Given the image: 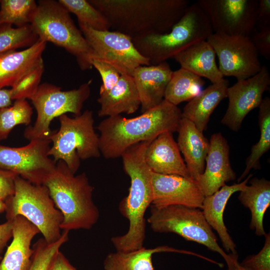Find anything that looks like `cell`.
I'll list each match as a JSON object with an SVG mask.
<instances>
[{"instance_id": "cell-1", "label": "cell", "mask_w": 270, "mask_h": 270, "mask_svg": "<svg viewBox=\"0 0 270 270\" xmlns=\"http://www.w3.org/2000/svg\"><path fill=\"white\" fill-rule=\"evenodd\" d=\"M182 118L181 110L164 99L136 117L108 116L96 127L100 154L106 159L121 157L135 144L152 142L166 132H177Z\"/></svg>"}, {"instance_id": "cell-2", "label": "cell", "mask_w": 270, "mask_h": 270, "mask_svg": "<svg viewBox=\"0 0 270 270\" xmlns=\"http://www.w3.org/2000/svg\"><path fill=\"white\" fill-rule=\"evenodd\" d=\"M108 20L110 30L132 38L168 32L184 14L188 0H88Z\"/></svg>"}, {"instance_id": "cell-3", "label": "cell", "mask_w": 270, "mask_h": 270, "mask_svg": "<svg viewBox=\"0 0 270 270\" xmlns=\"http://www.w3.org/2000/svg\"><path fill=\"white\" fill-rule=\"evenodd\" d=\"M151 142H143L126 149L121 156L123 168L130 180L128 195L120 202V212L128 220V232L114 236L111 242L116 251L130 252L143 247L146 238L144 214L153 200L152 171L144 158Z\"/></svg>"}, {"instance_id": "cell-4", "label": "cell", "mask_w": 270, "mask_h": 270, "mask_svg": "<svg viewBox=\"0 0 270 270\" xmlns=\"http://www.w3.org/2000/svg\"><path fill=\"white\" fill-rule=\"evenodd\" d=\"M42 184L63 216L61 230H90L98 222L100 211L92 198L94 188L84 172L75 175L58 160Z\"/></svg>"}, {"instance_id": "cell-5", "label": "cell", "mask_w": 270, "mask_h": 270, "mask_svg": "<svg viewBox=\"0 0 270 270\" xmlns=\"http://www.w3.org/2000/svg\"><path fill=\"white\" fill-rule=\"evenodd\" d=\"M213 34L210 22L197 2L189 5L184 14L164 34L132 38L138 52L152 65L166 62L191 46L206 40Z\"/></svg>"}, {"instance_id": "cell-6", "label": "cell", "mask_w": 270, "mask_h": 270, "mask_svg": "<svg viewBox=\"0 0 270 270\" xmlns=\"http://www.w3.org/2000/svg\"><path fill=\"white\" fill-rule=\"evenodd\" d=\"M70 14L58 1L40 0L30 24L38 39L64 48L82 70H90L92 50Z\"/></svg>"}, {"instance_id": "cell-7", "label": "cell", "mask_w": 270, "mask_h": 270, "mask_svg": "<svg viewBox=\"0 0 270 270\" xmlns=\"http://www.w3.org/2000/svg\"><path fill=\"white\" fill-rule=\"evenodd\" d=\"M4 203L7 220L18 216H24L39 230L48 244L61 237L63 216L44 185L32 184L18 176L14 194Z\"/></svg>"}, {"instance_id": "cell-8", "label": "cell", "mask_w": 270, "mask_h": 270, "mask_svg": "<svg viewBox=\"0 0 270 270\" xmlns=\"http://www.w3.org/2000/svg\"><path fill=\"white\" fill-rule=\"evenodd\" d=\"M58 120V130L52 132L48 137L52 143L48 155L56 162L63 161L75 174L80 160L97 158L101 155L99 136L94 126L93 112L87 110L74 118L64 114Z\"/></svg>"}, {"instance_id": "cell-9", "label": "cell", "mask_w": 270, "mask_h": 270, "mask_svg": "<svg viewBox=\"0 0 270 270\" xmlns=\"http://www.w3.org/2000/svg\"><path fill=\"white\" fill-rule=\"evenodd\" d=\"M90 83L91 80L68 90L48 82L40 84L30 98L36 112V120L25 130V138L30 140L48 138L52 133L50 126L54 118L67 112L80 115L90 94Z\"/></svg>"}, {"instance_id": "cell-10", "label": "cell", "mask_w": 270, "mask_h": 270, "mask_svg": "<svg viewBox=\"0 0 270 270\" xmlns=\"http://www.w3.org/2000/svg\"><path fill=\"white\" fill-rule=\"evenodd\" d=\"M150 206L147 221L154 232L176 234L186 240L201 244L218 252L224 260L228 257L200 209L181 205Z\"/></svg>"}, {"instance_id": "cell-11", "label": "cell", "mask_w": 270, "mask_h": 270, "mask_svg": "<svg viewBox=\"0 0 270 270\" xmlns=\"http://www.w3.org/2000/svg\"><path fill=\"white\" fill-rule=\"evenodd\" d=\"M78 25L92 50V60L110 64L120 74L132 76L138 67L150 64L148 60L138 52L130 36L116 31H100L86 24Z\"/></svg>"}, {"instance_id": "cell-12", "label": "cell", "mask_w": 270, "mask_h": 270, "mask_svg": "<svg viewBox=\"0 0 270 270\" xmlns=\"http://www.w3.org/2000/svg\"><path fill=\"white\" fill-rule=\"evenodd\" d=\"M213 33L250 37L256 30L258 0H198Z\"/></svg>"}, {"instance_id": "cell-13", "label": "cell", "mask_w": 270, "mask_h": 270, "mask_svg": "<svg viewBox=\"0 0 270 270\" xmlns=\"http://www.w3.org/2000/svg\"><path fill=\"white\" fill-rule=\"evenodd\" d=\"M27 145L12 148L0 145V168L13 172L35 184H42L56 162L48 155L49 138L34 139Z\"/></svg>"}, {"instance_id": "cell-14", "label": "cell", "mask_w": 270, "mask_h": 270, "mask_svg": "<svg viewBox=\"0 0 270 270\" xmlns=\"http://www.w3.org/2000/svg\"><path fill=\"white\" fill-rule=\"evenodd\" d=\"M206 40L218 57V68L224 77L232 76L242 80L260 70L258 54L250 37L213 33Z\"/></svg>"}, {"instance_id": "cell-15", "label": "cell", "mask_w": 270, "mask_h": 270, "mask_svg": "<svg viewBox=\"0 0 270 270\" xmlns=\"http://www.w3.org/2000/svg\"><path fill=\"white\" fill-rule=\"evenodd\" d=\"M270 85L269 71L266 66L254 76L237 82L227 90L228 104L221 123L231 130L238 132L246 116L258 108L262 95Z\"/></svg>"}, {"instance_id": "cell-16", "label": "cell", "mask_w": 270, "mask_h": 270, "mask_svg": "<svg viewBox=\"0 0 270 270\" xmlns=\"http://www.w3.org/2000/svg\"><path fill=\"white\" fill-rule=\"evenodd\" d=\"M152 205L162 207L181 205L202 210L204 195L191 177L152 172Z\"/></svg>"}, {"instance_id": "cell-17", "label": "cell", "mask_w": 270, "mask_h": 270, "mask_svg": "<svg viewBox=\"0 0 270 270\" xmlns=\"http://www.w3.org/2000/svg\"><path fill=\"white\" fill-rule=\"evenodd\" d=\"M204 172L196 182L205 196L218 190L226 182L236 178L230 160V147L220 132L211 136Z\"/></svg>"}, {"instance_id": "cell-18", "label": "cell", "mask_w": 270, "mask_h": 270, "mask_svg": "<svg viewBox=\"0 0 270 270\" xmlns=\"http://www.w3.org/2000/svg\"><path fill=\"white\" fill-rule=\"evenodd\" d=\"M144 158L154 172L191 177L171 132H164L154 140L146 149Z\"/></svg>"}, {"instance_id": "cell-19", "label": "cell", "mask_w": 270, "mask_h": 270, "mask_svg": "<svg viewBox=\"0 0 270 270\" xmlns=\"http://www.w3.org/2000/svg\"><path fill=\"white\" fill-rule=\"evenodd\" d=\"M172 72L166 62L140 66L134 70L132 76L139 94L142 113L156 106L164 100Z\"/></svg>"}, {"instance_id": "cell-20", "label": "cell", "mask_w": 270, "mask_h": 270, "mask_svg": "<svg viewBox=\"0 0 270 270\" xmlns=\"http://www.w3.org/2000/svg\"><path fill=\"white\" fill-rule=\"evenodd\" d=\"M46 42L38 39L22 50H11L0 53V88L14 86L24 76L44 62Z\"/></svg>"}, {"instance_id": "cell-21", "label": "cell", "mask_w": 270, "mask_h": 270, "mask_svg": "<svg viewBox=\"0 0 270 270\" xmlns=\"http://www.w3.org/2000/svg\"><path fill=\"white\" fill-rule=\"evenodd\" d=\"M12 239L0 262V270H28L34 249L30 246L39 230L25 218L18 216L12 220Z\"/></svg>"}, {"instance_id": "cell-22", "label": "cell", "mask_w": 270, "mask_h": 270, "mask_svg": "<svg viewBox=\"0 0 270 270\" xmlns=\"http://www.w3.org/2000/svg\"><path fill=\"white\" fill-rule=\"evenodd\" d=\"M252 176V174L248 175L245 180L238 184H224L212 194L205 196L202 203V210L206 222L217 232L225 250L233 254H237L236 246L224 224V210L232 194L242 190Z\"/></svg>"}, {"instance_id": "cell-23", "label": "cell", "mask_w": 270, "mask_h": 270, "mask_svg": "<svg viewBox=\"0 0 270 270\" xmlns=\"http://www.w3.org/2000/svg\"><path fill=\"white\" fill-rule=\"evenodd\" d=\"M177 144L191 178L196 180L204 172L210 142L190 120L182 118Z\"/></svg>"}, {"instance_id": "cell-24", "label": "cell", "mask_w": 270, "mask_h": 270, "mask_svg": "<svg viewBox=\"0 0 270 270\" xmlns=\"http://www.w3.org/2000/svg\"><path fill=\"white\" fill-rule=\"evenodd\" d=\"M100 117L111 116L122 113L131 114L140 106L139 94L132 76L121 74L116 84L106 94L99 96Z\"/></svg>"}, {"instance_id": "cell-25", "label": "cell", "mask_w": 270, "mask_h": 270, "mask_svg": "<svg viewBox=\"0 0 270 270\" xmlns=\"http://www.w3.org/2000/svg\"><path fill=\"white\" fill-rule=\"evenodd\" d=\"M216 55L213 48L206 40L188 48L174 58L180 68L209 80L212 84H216L224 78L216 65Z\"/></svg>"}, {"instance_id": "cell-26", "label": "cell", "mask_w": 270, "mask_h": 270, "mask_svg": "<svg viewBox=\"0 0 270 270\" xmlns=\"http://www.w3.org/2000/svg\"><path fill=\"white\" fill-rule=\"evenodd\" d=\"M228 82L224 79L212 84L186 104L182 112V117L191 121L201 132L207 128L210 118L224 98H227Z\"/></svg>"}, {"instance_id": "cell-27", "label": "cell", "mask_w": 270, "mask_h": 270, "mask_svg": "<svg viewBox=\"0 0 270 270\" xmlns=\"http://www.w3.org/2000/svg\"><path fill=\"white\" fill-rule=\"evenodd\" d=\"M160 252H172L190 254L202 258V256L194 252L180 250L166 246L152 248L142 247L130 252H119L108 254L104 261V270H154L152 262L154 254Z\"/></svg>"}, {"instance_id": "cell-28", "label": "cell", "mask_w": 270, "mask_h": 270, "mask_svg": "<svg viewBox=\"0 0 270 270\" xmlns=\"http://www.w3.org/2000/svg\"><path fill=\"white\" fill-rule=\"evenodd\" d=\"M246 185L240 191L238 198L241 204L248 208L251 213L250 228L255 230L258 236L266 234L263 220L266 210L270 206V182L264 178L250 179Z\"/></svg>"}, {"instance_id": "cell-29", "label": "cell", "mask_w": 270, "mask_h": 270, "mask_svg": "<svg viewBox=\"0 0 270 270\" xmlns=\"http://www.w3.org/2000/svg\"><path fill=\"white\" fill-rule=\"evenodd\" d=\"M204 84L201 77L180 68L173 71L166 90L164 99L177 106L199 94Z\"/></svg>"}, {"instance_id": "cell-30", "label": "cell", "mask_w": 270, "mask_h": 270, "mask_svg": "<svg viewBox=\"0 0 270 270\" xmlns=\"http://www.w3.org/2000/svg\"><path fill=\"white\" fill-rule=\"evenodd\" d=\"M258 108L260 137L258 142L252 147L246 161V168L238 178V182L248 175L251 169H260V158L270 148V98H263Z\"/></svg>"}, {"instance_id": "cell-31", "label": "cell", "mask_w": 270, "mask_h": 270, "mask_svg": "<svg viewBox=\"0 0 270 270\" xmlns=\"http://www.w3.org/2000/svg\"><path fill=\"white\" fill-rule=\"evenodd\" d=\"M0 6V25L19 28L30 24L38 4L34 0H1Z\"/></svg>"}, {"instance_id": "cell-32", "label": "cell", "mask_w": 270, "mask_h": 270, "mask_svg": "<svg viewBox=\"0 0 270 270\" xmlns=\"http://www.w3.org/2000/svg\"><path fill=\"white\" fill-rule=\"evenodd\" d=\"M70 12L75 14L78 23L98 30H110V24L104 15L88 0H58Z\"/></svg>"}, {"instance_id": "cell-33", "label": "cell", "mask_w": 270, "mask_h": 270, "mask_svg": "<svg viewBox=\"0 0 270 270\" xmlns=\"http://www.w3.org/2000/svg\"><path fill=\"white\" fill-rule=\"evenodd\" d=\"M32 108L26 100H16L12 106L0 109V140L7 138L18 124H30Z\"/></svg>"}, {"instance_id": "cell-34", "label": "cell", "mask_w": 270, "mask_h": 270, "mask_svg": "<svg viewBox=\"0 0 270 270\" xmlns=\"http://www.w3.org/2000/svg\"><path fill=\"white\" fill-rule=\"evenodd\" d=\"M38 40L30 24L19 28L0 25V53L19 48H28Z\"/></svg>"}, {"instance_id": "cell-35", "label": "cell", "mask_w": 270, "mask_h": 270, "mask_svg": "<svg viewBox=\"0 0 270 270\" xmlns=\"http://www.w3.org/2000/svg\"><path fill=\"white\" fill-rule=\"evenodd\" d=\"M68 232L63 230L60 239L51 244L48 243L44 238L39 239L33 245L34 253L28 270H46L54 256L68 241Z\"/></svg>"}, {"instance_id": "cell-36", "label": "cell", "mask_w": 270, "mask_h": 270, "mask_svg": "<svg viewBox=\"0 0 270 270\" xmlns=\"http://www.w3.org/2000/svg\"><path fill=\"white\" fill-rule=\"evenodd\" d=\"M44 72V64H40L24 76L10 88L12 100L30 99L36 92Z\"/></svg>"}, {"instance_id": "cell-37", "label": "cell", "mask_w": 270, "mask_h": 270, "mask_svg": "<svg viewBox=\"0 0 270 270\" xmlns=\"http://www.w3.org/2000/svg\"><path fill=\"white\" fill-rule=\"evenodd\" d=\"M262 250L256 254L247 256L240 264L248 270H270V234H266Z\"/></svg>"}, {"instance_id": "cell-38", "label": "cell", "mask_w": 270, "mask_h": 270, "mask_svg": "<svg viewBox=\"0 0 270 270\" xmlns=\"http://www.w3.org/2000/svg\"><path fill=\"white\" fill-rule=\"evenodd\" d=\"M92 64L100 73L102 81L99 96L105 94L116 84L121 74L116 68L104 62L93 59Z\"/></svg>"}, {"instance_id": "cell-39", "label": "cell", "mask_w": 270, "mask_h": 270, "mask_svg": "<svg viewBox=\"0 0 270 270\" xmlns=\"http://www.w3.org/2000/svg\"><path fill=\"white\" fill-rule=\"evenodd\" d=\"M258 55L270 59V26L256 30L250 36Z\"/></svg>"}, {"instance_id": "cell-40", "label": "cell", "mask_w": 270, "mask_h": 270, "mask_svg": "<svg viewBox=\"0 0 270 270\" xmlns=\"http://www.w3.org/2000/svg\"><path fill=\"white\" fill-rule=\"evenodd\" d=\"M16 174L0 168V199L4 202L14 192Z\"/></svg>"}, {"instance_id": "cell-41", "label": "cell", "mask_w": 270, "mask_h": 270, "mask_svg": "<svg viewBox=\"0 0 270 270\" xmlns=\"http://www.w3.org/2000/svg\"><path fill=\"white\" fill-rule=\"evenodd\" d=\"M270 26V0H258L256 30Z\"/></svg>"}, {"instance_id": "cell-42", "label": "cell", "mask_w": 270, "mask_h": 270, "mask_svg": "<svg viewBox=\"0 0 270 270\" xmlns=\"http://www.w3.org/2000/svg\"><path fill=\"white\" fill-rule=\"evenodd\" d=\"M46 270H77L64 254L58 251L52 259Z\"/></svg>"}, {"instance_id": "cell-43", "label": "cell", "mask_w": 270, "mask_h": 270, "mask_svg": "<svg viewBox=\"0 0 270 270\" xmlns=\"http://www.w3.org/2000/svg\"><path fill=\"white\" fill-rule=\"evenodd\" d=\"M12 220L7 221L0 224V254L2 252L9 240L12 236Z\"/></svg>"}, {"instance_id": "cell-44", "label": "cell", "mask_w": 270, "mask_h": 270, "mask_svg": "<svg viewBox=\"0 0 270 270\" xmlns=\"http://www.w3.org/2000/svg\"><path fill=\"white\" fill-rule=\"evenodd\" d=\"M224 260L228 266L226 270H248L242 266L238 262V254L230 253Z\"/></svg>"}, {"instance_id": "cell-45", "label": "cell", "mask_w": 270, "mask_h": 270, "mask_svg": "<svg viewBox=\"0 0 270 270\" xmlns=\"http://www.w3.org/2000/svg\"><path fill=\"white\" fill-rule=\"evenodd\" d=\"M12 100L10 89L0 88V109L10 106Z\"/></svg>"}, {"instance_id": "cell-46", "label": "cell", "mask_w": 270, "mask_h": 270, "mask_svg": "<svg viewBox=\"0 0 270 270\" xmlns=\"http://www.w3.org/2000/svg\"><path fill=\"white\" fill-rule=\"evenodd\" d=\"M6 210V204L4 202L0 199V213L4 212Z\"/></svg>"}, {"instance_id": "cell-47", "label": "cell", "mask_w": 270, "mask_h": 270, "mask_svg": "<svg viewBox=\"0 0 270 270\" xmlns=\"http://www.w3.org/2000/svg\"><path fill=\"white\" fill-rule=\"evenodd\" d=\"M2 256H0V260H2Z\"/></svg>"}]
</instances>
